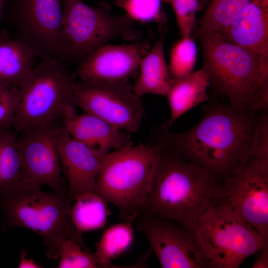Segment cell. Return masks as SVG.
Masks as SVG:
<instances>
[{"mask_svg": "<svg viewBox=\"0 0 268 268\" xmlns=\"http://www.w3.org/2000/svg\"><path fill=\"white\" fill-rule=\"evenodd\" d=\"M208 101L192 128L172 132L163 123L154 130L150 143L203 168L221 184L238 173L254 153L268 109H242L215 96Z\"/></svg>", "mask_w": 268, "mask_h": 268, "instance_id": "cell-1", "label": "cell"}, {"mask_svg": "<svg viewBox=\"0 0 268 268\" xmlns=\"http://www.w3.org/2000/svg\"><path fill=\"white\" fill-rule=\"evenodd\" d=\"M202 69L215 96L256 112L268 109V57L240 47L215 33L198 30Z\"/></svg>", "mask_w": 268, "mask_h": 268, "instance_id": "cell-2", "label": "cell"}, {"mask_svg": "<svg viewBox=\"0 0 268 268\" xmlns=\"http://www.w3.org/2000/svg\"><path fill=\"white\" fill-rule=\"evenodd\" d=\"M220 196L221 184L206 170L160 151L140 211L178 222L192 221Z\"/></svg>", "mask_w": 268, "mask_h": 268, "instance_id": "cell-3", "label": "cell"}, {"mask_svg": "<svg viewBox=\"0 0 268 268\" xmlns=\"http://www.w3.org/2000/svg\"><path fill=\"white\" fill-rule=\"evenodd\" d=\"M41 185L20 180L0 190L3 227H22L35 232L43 239L47 258L57 260L65 240L73 239L84 247L86 245L72 222V201L68 194L45 192Z\"/></svg>", "mask_w": 268, "mask_h": 268, "instance_id": "cell-4", "label": "cell"}, {"mask_svg": "<svg viewBox=\"0 0 268 268\" xmlns=\"http://www.w3.org/2000/svg\"><path fill=\"white\" fill-rule=\"evenodd\" d=\"M77 76L59 61L41 60L18 89L12 130L20 134L76 115L72 97Z\"/></svg>", "mask_w": 268, "mask_h": 268, "instance_id": "cell-5", "label": "cell"}, {"mask_svg": "<svg viewBox=\"0 0 268 268\" xmlns=\"http://www.w3.org/2000/svg\"><path fill=\"white\" fill-rule=\"evenodd\" d=\"M159 153L157 146L140 143L105 156L93 191L117 207L123 222H133L143 206Z\"/></svg>", "mask_w": 268, "mask_h": 268, "instance_id": "cell-6", "label": "cell"}, {"mask_svg": "<svg viewBox=\"0 0 268 268\" xmlns=\"http://www.w3.org/2000/svg\"><path fill=\"white\" fill-rule=\"evenodd\" d=\"M133 21L126 14H113L110 6L105 3L92 6L82 0H63L58 37L63 62L80 64L116 38L139 40L141 33Z\"/></svg>", "mask_w": 268, "mask_h": 268, "instance_id": "cell-7", "label": "cell"}, {"mask_svg": "<svg viewBox=\"0 0 268 268\" xmlns=\"http://www.w3.org/2000/svg\"><path fill=\"white\" fill-rule=\"evenodd\" d=\"M180 222L192 232L211 268H238L268 242L220 200L195 220Z\"/></svg>", "mask_w": 268, "mask_h": 268, "instance_id": "cell-8", "label": "cell"}, {"mask_svg": "<svg viewBox=\"0 0 268 268\" xmlns=\"http://www.w3.org/2000/svg\"><path fill=\"white\" fill-rule=\"evenodd\" d=\"M220 201L268 239V129L245 166L221 184Z\"/></svg>", "mask_w": 268, "mask_h": 268, "instance_id": "cell-9", "label": "cell"}, {"mask_svg": "<svg viewBox=\"0 0 268 268\" xmlns=\"http://www.w3.org/2000/svg\"><path fill=\"white\" fill-rule=\"evenodd\" d=\"M63 3V0H4L1 21L14 30L15 39L36 57L65 64L58 41Z\"/></svg>", "mask_w": 268, "mask_h": 268, "instance_id": "cell-10", "label": "cell"}, {"mask_svg": "<svg viewBox=\"0 0 268 268\" xmlns=\"http://www.w3.org/2000/svg\"><path fill=\"white\" fill-rule=\"evenodd\" d=\"M72 103L129 133L139 130L144 115L140 97L126 80L77 81Z\"/></svg>", "mask_w": 268, "mask_h": 268, "instance_id": "cell-11", "label": "cell"}, {"mask_svg": "<svg viewBox=\"0 0 268 268\" xmlns=\"http://www.w3.org/2000/svg\"><path fill=\"white\" fill-rule=\"evenodd\" d=\"M163 268H209L192 232L181 222L140 211L134 220Z\"/></svg>", "mask_w": 268, "mask_h": 268, "instance_id": "cell-12", "label": "cell"}, {"mask_svg": "<svg viewBox=\"0 0 268 268\" xmlns=\"http://www.w3.org/2000/svg\"><path fill=\"white\" fill-rule=\"evenodd\" d=\"M57 124L33 128L18 135L21 176L27 183L45 184L57 193L68 194L62 178L55 141Z\"/></svg>", "mask_w": 268, "mask_h": 268, "instance_id": "cell-13", "label": "cell"}, {"mask_svg": "<svg viewBox=\"0 0 268 268\" xmlns=\"http://www.w3.org/2000/svg\"><path fill=\"white\" fill-rule=\"evenodd\" d=\"M55 141L62 172L67 181L68 196L72 201L78 194L93 191L105 155L73 138L64 125L59 126Z\"/></svg>", "mask_w": 268, "mask_h": 268, "instance_id": "cell-14", "label": "cell"}, {"mask_svg": "<svg viewBox=\"0 0 268 268\" xmlns=\"http://www.w3.org/2000/svg\"><path fill=\"white\" fill-rule=\"evenodd\" d=\"M149 50L146 41L105 45L79 64L76 72L82 80H126L136 71Z\"/></svg>", "mask_w": 268, "mask_h": 268, "instance_id": "cell-15", "label": "cell"}, {"mask_svg": "<svg viewBox=\"0 0 268 268\" xmlns=\"http://www.w3.org/2000/svg\"><path fill=\"white\" fill-rule=\"evenodd\" d=\"M63 125L73 138L104 155L133 145L124 131L88 113L76 114L64 120Z\"/></svg>", "mask_w": 268, "mask_h": 268, "instance_id": "cell-16", "label": "cell"}, {"mask_svg": "<svg viewBox=\"0 0 268 268\" xmlns=\"http://www.w3.org/2000/svg\"><path fill=\"white\" fill-rule=\"evenodd\" d=\"M217 34L268 57V0H251L233 22Z\"/></svg>", "mask_w": 268, "mask_h": 268, "instance_id": "cell-17", "label": "cell"}, {"mask_svg": "<svg viewBox=\"0 0 268 268\" xmlns=\"http://www.w3.org/2000/svg\"><path fill=\"white\" fill-rule=\"evenodd\" d=\"M0 33V85L18 89L33 70L36 56L7 30Z\"/></svg>", "mask_w": 268, "mask_h": 268, "instance_id": "cell-18", "label": "cell"}, {"mask_svg": "<svg viewBox=\"0 0 268 268\" xmlns=\"http://www.w3.org/2000/svg\"><path fill=\"white\" fill-rule=\"evenodd\" d=\"M165 30L139 64V74L133 88L140 97L147 94L166 96L170 90L172 81L164 51Z\"/></svg>", "mask_w": 268, "mask_h": 268, "instance_id": "cell-19", "label": "cell"}, {"mask_svg": "<svg viewBox=\"0 0 268 268\" xmlns=\"http://www.w3.org/2000/svg\"><path fill=\"white\" fill-rule=\"evenodd\" d=\"M208 77L201 68L181 79L172 81L166 96L170 115L166 126L170 128L182 115L197 105L208 101Z\"/></svg>", "mask_w": 268, "mask_h": 268, "instance_id": "cell-20", "label": "cell"}, {"mask_svg": "<svg viewBox=\"0 0 268 268\" xmlns=\"http://www.w3.org/2000/svg\"><path fill=\"white\" fill-rule=\"evenodd\" d=\"M71 206L70 217L78 236L83 232L102 228L105 224L108 211L106 201L93 191L77 195Z\"/></svg>", "mask_w": 268, "mask_h": 268, "instance_id": "cell-21", "label": "cell"}, {"mask_svg": "<svg viewBox=\"0 0 268 268\" xmlns=\"http://www.w3.org/2000/svg\"><path fill=\"white\" fill-rule=\"evenodd\" d=\"M132 222H123L108 227L102 234L96 244L97 257L110 268H135L136 263L130 266H119L112 264L111 261L124 252L130 246L133 238Z\"/></svg>", "mask_w": 268, "mask_h": 268, "instance_id": "cell-22", "label": "cell"}, {"mask_svg": "<svg viewBox=\"0 0 268 268\" xmlns=\"http://www.w3.org/2000/svg\"><path fill=\"white\" fill-rule=\"evenodd\" d=\"M251 0H211L199 20V30L219 34L228 28Z\"/></svg>", "mask_w": 268, "mask_h": 268, "instance_id": "cell-23", "label": "cell"}, {"mask_svg": "<svg viewBox=\"0 0 268 268\" xmlns=\"http://www.w3.org/2000/svg\"><path fill=\"white\" fill-rule=\"evenodd\" d=\"M17 134L12 129L0 132V189L21 179Z\"/></svg>", "mask_w": 268, "mask_h": 268, "instance_id": "cell-24", "label": "cell"}, {"mask_svg": "<svg viewBox=\"0 0 268 268\" xmlns=\"http://www.w3.org/2000/svg\"><path fill=\"white\" fill-rule=\"evenodd\" d=\"M59 268H110L102 263L94 252L68 239L62 243L59 252Z\"/></svg>", "mask_w": 268, "mask_h": 268, "instance_id": "cell-25", "label": "cell"}, {"mask_svg": "<svg viewBox=\"0 0 268 268\" xmlns=\"http://www.w3.org/2000/svg\"><path fill=\"white\" fill-rule=\"evenodd\" d=\"M197 55L196 44L191 37L182 38L173 46L168 67L171 81L185 77L193 72Z\"/></svg>", "mask_w": 268, "mask_h": 268, "instance_id": "cell-26", "label": "cell"}, {"mask_svg": "<svg viewBox=\"0 0 268 268\" xmlns=\"http://www.w3.org/2000/svg\"><path fill=\"white\" fill-rule=\"evenodd\" d=\"M162 0H116L115 3L122 7L133 20L148 22L161 21Z\"/></svg>", "mask_w": 268, "mask_h": 268, "instance_id": "cell-27", "label": "cell"}, {"mask_svg": "<svg viewBox=\"0 0 268 268\" xmlns=\"http://www.w3.org/2000/svg\"><path fill=\"white\" fill-rule=\"evenodd\" d=\"M182 38L191 37L197 11L200 10L199 0H171Z\"/></svg>", "mask_w": 268, "mask_h": 268, "instance_id": "cell-28", "label": "cell"}, {"mask_svg": "<svg viewBox=\"0 0 268 268\" xmlns=\"http://www.w3.org/2000/svg\"><path fill=\"white\" fill-rule=\"evenodd\" d=\"M17 91V88L0 85V132L12 129Z\"/></svg>", "mask_w": 268, "mask_h": 268, "instance_id": "cell-29", "label": "cell"}, {"mask_svg": "<svg viewBox=\"0 0 268 268\" xmlns=\"http://www.w3.org/2000/svg\"><path fill=\"white\" fill-rule=\"evenodd\" d=\"M260 251V255L251 266L252 268H268V242L266 243Z\"/></svg>", "mask_w": 268, "mask_h": 268, "instance_id": "cell-30", "label": "cell"}, {"mask_svg": "<svg viewBox=\"0 0 268 268\" xmlns=\"http://www.w3.org/2000/svg\"><path fill=\"white\" fill-rule=\"evenodd\" d=\"M20 262L18 265V268H41L42 267L37 264L32 259L27 257L26 250H22L20 252Z\"/></svg>", "mask_w": 268, "mask_h": 268, "instance_id": "cell-31", "label": "cell"}, {"mask_svg": "<svg viewBox=\"0 0 268 268\" xmlns=\"http://www.w3.org/2000/svg\"><path fill=\"white\" fill-rule=\"evenodd\" d=\"M200 10L203 9L207 4V0H199Z\"/></svg>", "mask_w": 268, "mask_h": 268, "instance_id": "cell-32", "label": "cell"}, {"mask_svg": "<svg viewBox=\"0 0 268 268\" xmlns=\"http://www.w3.org/2000/svg\"><path fill=\"white\" fill-rule=\"evenodd\" d=\"M4 0H0V22L1 21V17L4 6Z\"/></svg>", "mask_w": 268, "mask_h": 268, "instance_id": "cell-33", "label": "cell"}, {"mask_svg": "<svg viewBox=\"0 0 268 268\" xmlns=\"http://www.w3.org/2000/svg\"><path fill=\"white\" fill-rule=\"evenodd\" d=\"M163 0V1H164L165 2H169V3L171 1V0Z\"/></svg>", "mask_w": 268, "mask_h": 268, "instance_id": "cell-34", "label": "cell"}]
</instances>
